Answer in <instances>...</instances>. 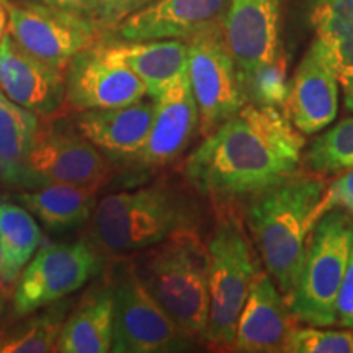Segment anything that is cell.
<instances>
[{
  "label": "cell",
  "mask_w": 353,
  "mask_h": 353,
  "mask_svg": "<svg viewBox=\"0 0 353 353\" xmlns=\"http://www.w3.org/2000/svg\"><path fill=\"white\" fill-rule=\"evenodd\" d=\"M304 138L288 114L249 103L196 145L183 175L218 201L254 198L296 175Z\"/></svg>",
  "instance_id": "cell-1"
},
{
  "label": "cell",
  "mask_w": 353,
  "mask_h": 353,
  "mask_svg": "<svg viewBox=\"0 0 353 353\" xmlns=\"http://www.w3.org/2000/svg\"><path fill=\"white\" fill-rule=\"evenodd\" d=\"M196 219L195 205L182 190L159 182L101 198L90 219L92 241L100 252L123 257L196 229Z\"/></svg>",
  "instance_id": "cell-2"
},
{
  "label": "cell",
  "mask_w": 353,
  "mask_h": 353,
  "mask_svg": "<svg viewBox=\"0 0 353 353\" xmlns=\"http://www.w3.org/2000/svg\"><path fill=\"white\" fill-rule=\"evenodd\" d=\"M325 190L319 179L291 176L254 196L247 208V224L260 257L288 301L301 270L306 242L317 203Z\"/></svg>",
  "instance_id": "cell-3"
},
{
  "label": "cell",
  "mask_w": 353,
  "mask_h": 353,
  "mask_svg": "<svg viewBox=\"0 0 353 353\" xmlns=\"http://www.w3.org/2000/svg\"><path fill=\"white\" fill-rule=\"evenodd\" d=\"M136 272L152 298L193 341L205 339L210 321L208 249L196 229L176 232L141 250Z\"/></svg>",
  "instance_id": "cell-4"
},
{
  "label": "cell",
  "mask_w": 353,
  "mask_h": 353,
  "mask_svg": "<svg viewBox=\"0 0 353 353\" xmlns=\"http://www.w3.org/2000/svg\"><path fill=\"white\" fill-rule=\"evenodd\" d=\"M352 242L353 219L345 211H329L314 224L296 285L286 301L294 319L316 327L337 322V296Z\"/></svg>",
  "instance_id": "cell-5"
},
{
  "label": "cell",
  "mask_w": 353,
  "mask_h": 353,
  "mask_svg": "<svg viewBox=\"0 0 353 353\" xmlns=\"http://www.w3.org/2000/svg\"><path fill=\"white\" fill-rule=\"evenodd\" d=\"M206 249L210 321L205 341L218 347H231L237 319L257 272L239 218H221Z\"/></svg>",
  "instance_id": "cell-6"
},
{
  "label": "cell",
  "mask_w": 353,
  "mask_h": 353,
  "mask_svg": "<svg viewBox=\"0 0 353 353\" xmlns=\"http://www.w3.org/2000/svg\"><path fill=\"white\" fill-rule=\"evenodd\" d=\"M113 293L114 353H169L193 345L149 293L134 265H114L108 278Z\"/></svg>",
  "instance_id": "cell-7"
},
{
  "label": "cell",
  "mask_w": 353,
  "mask_h": 353,
  "mask_svg": "<svg viewBox=\"0 0 353 353\" xmlns=\"http://www.w3.org/2000/svg\"><path fill=\"white\" fill-rule=\"evenodd\" d=\"M112 175V161L74 125H57L50 121V117H44L26 156L20 188L51 183L103 187Z\"/></svg>",
  "instance_id": "cell-8"
},
{
  "label": "cell",
  "mask_w": 353,
  "mask_h": 353,
  "mask_svg": "<svg viewBox=\"0 0 353 353\" xmlns=\"http://www.w3.org/2000/svg\"><path fill=\"white\" fill-rule=\"evenodd\" d=\"M100 268V250L94 242L79 239L44 244L26 263L13 286V312L25 316L59 303L87 285Z\"/></svg>",
  "instance_id": "cell-9"
},
{
  "label": "cell",
  "mask_w": 353,
  "mask_h": 353,
  "mask_svg": "<svg viewBox=\"0 0 353 353\" xmlns=\"http://www.w3.org/2000/svg\"><path fill=\"white\" fill-rule=\"evenodd\" d=\"M187 44L190 85L205 138L244 107L247 95L239 68L224 37L223 23L203 30Z\"/></svg>",
  "instance_id": "cell-10"
},
{
  "label": "cell",
  "mask_w": 353,
  "mask_h": 353,
  "mask_svg": "<svg viewBox=\"0 0 353 353\" xmlns=\"http://www.w3.org/2000/svg\"><path fill=\"white\" fill-rule=\"evenodd\" d=\"M8 33L33 56L65 70L79 52L105 38L95 20L37 0L6 3Z\"/></svg>",
  "instance_id": "cell-11"
},
{
  "label": "cell",
  "mask_w": 353,
  "mask_h": 353,
  "mask_svg": "<svg viewBox=\"0 0 353 353\" xmlns=\"http://www.w3.org/2000/svg\"><path fill=\"white\" fill-rule=\"evenodd\" d=\"M105 41L79 52L64 70V105L74 112L126 107L148 95L144 82L108 54Z\"/></svg>",
  "instance_id": "cell-12"
},
{
  "label": "cell",
  "mask_w": 353,
  "mask_h": 353,
  "mask_svg": "<svg viewBox=\"0 0 353 353\" xmlns=\"http://www.w3.org/2000/svg\"><path fill=\"white\" fill-rule=\"evenodd\" d=\"M281 3L283 0H228L223 32L242 83L259 68L281 56Z\"/></svg>",
  "instance_id": "cell-13"
},
{
  "label": "cell",
  "mask_w": 353,
  "mask_h": 353,
  "mask_svg": "<svg viewBox=\"0 0 353 353\" xmlns=\"http://www.w3.org/2000/svg\"><path fill=\"white\" fill-rule=\"evenodd\" d=\"M200 130V112L190 77H180L156 99V112L144 148L128 164L139 170L161 169L176 161Z\"/></svg>",
  "instance_id": "cell-14"
},
{
  "label": "cell",
  "mask_w": 353,
  "mask_h": 353,
  "mask_svg": "<svg viewBox=\"0 0 353 353\" xmlns=\"http://www.w3.org/2000/svg\"><path fill=\"white\" fill-rule=\"evenodd\" d=\"M339 79L327 50L314 39L290 81L285 110L303 134H316L332 125L339 112Z\"/></svg>",
  "instance_id": "cell-15"
},
{
  "label": "cell",
  "mask_w": 353,
  "mask_h": 353,
  "mask_svg": "<svg viewBox=\"0 0 353 353\" xmlns=\"http://www.w3.org/2000/svg\"><path fill=\"white\" fill-rule=\"evenodd\" d=\"M0 90L39 117H52L64 105V70L44 63L6 33L0 39Z\"/></svg>",
  "instance_id": "cell-16"
},
{
  "label": "cell",
  "mask_w": 353,
  "mask_h": 353,
  "mask_svg": "<svg viewBox=\"0 0 353 353\" xmlns=\"http://www.w3.org/2000/svg\"><path fill=\"white\" fill-rule=\"evenodd\" d=\"M228 0H152L126 17L114 34L123 41L182 39L223 23Z\"/></svg>",
  "instance_id": "cell-17"
},
{
  "label": "cell",
  "mask_w": 353,
  "mask_h": 353,
  "mask_svg": "<svg viewBox=\"0 0 353 353\" xmlns=\"http://www.w3.org/2000/svg\"><path fill=\"white\" fill-rule=\"evenodd\" d=\"M294 321L273 278L267 272H255L231 347L244 353L283 352Z\"/></svg>",
  "instance_id": "cell-18"
},
{
  "label": "cell",
  "mask_w": 353,
  "mask_h": 353,
  "mask_svg": "<svg viewBox=\"0 0 353 353\" xmlns=\"http://www.w3.org/2000/svg\"><path fill=\"white\" fill-rule=\"evenodd\" d=\"M156 100H139L118 108L79 112L74 128L112 162H130L151 132Z\"/></svg>",
  "instance_id": "cell-19"
},
{
  "label": "cell",
  "mask_w": 353,
  "mask_h": 353,
  "mask_svg": "<svg viewBox=\"0 0 353 353\" xmlns=\"http://www.w3.org/2000/svg\"><path fill=\"white\" fill-rule=\"evenodd\" d=\"M108 54L128 65L156 100L172 83L188 74V44L182 39L105 41Z\"/></svg>",
  "instance_id": "cell-20"
},
{
  "label": "cell",
  "mask_w": 353,
  "mask_h": 353,
  "mask_svg": "<svg viewBox=\"0 0 353 353\" xmlns=\"http://www.w3.org/2000/svg\"><path fill=\"white\" fill-rule=\"evenodd\" d=\"M307 20L341 83L343 103L353 112V0H306Z\"/></svg>",
  "instance_id": "cell-21"
},
{
  "label": "cell",
  "mask_w": 353,
  "mask_h": 353,
  "mask_svg": "<svg viewBox=\"0 0 353 353\" xmlns=\"http://www.w3.org/2000/svg\"><path fill=\"white\" fill-rule=\"evenodd\" d=\"M113 339V293L112 286L87 291L65 317L54 352L59 353H107Z\"/></svg>",
  "instance_id": "cell-22"
},
{
  "label": "cell",
  "mask_w": 353,
  "mask_h": 353,
  "mask_svg": "<svg viewBox=\"0 0 353 353\" xmlns=\"http://www.w3.org/2000/svg\"><path fill=\"white\" fill-rule=\"evenodd\" d=\"M97 185L51 183L26 188L15 200L50 231H69L88 223L97 208Z\"/></svg>",
  "instance_id": "cell-23"
},
{
  "label": "cell",
  "mask_w": 353,
  "mask_h": 353,
  "mask_svg": "<svg viewBox=\"0 0 353 353\" xmlns=\"http://www.w3.org/2000/svg\"><path fill=\"white\" fill-rule=\"evenodd\" d=\"M43 241L41 226L19 201L0 200V276L15 285Z\"/></svg>",
  "instance_id": "cell-24"
},
{
  "label": "cell",
  "mask_w": 353,
  "mask_h": 353,
  "mask_svg": "<svg viewBox=\"0 0 353 353\" xmlns=\"http://www.w3.org/2000/svg\"><path fill=\"white\" fill-rule=\"evenodd\" d=\"M39 121V114L20 107L0 90V182L8 187H20Z\"/></svg>",
  "instance_id": "cell-25"
},
{
  "label": "cell",
  "mask_w": 353,
  "mask_h": 353,
  "mask_svg": "<svg viewBox=\"0 0 353 353\" xmlns=\"http://www.w3.org/2000/svg\"><path fill=\"white\" fill-rule=\"evenodd\" d=\"M69 303L51 304L46 311L17 316L0 327V353H48L54 352L61 329L68 317Z\"/></svg>",
  "instance_id": "cell-26"
},
{
  "label": "cell",
  "mask_w": 353,
  "mask_h": 353,
  "mask_svg": "<svg viewBox=\"0 0 353 353\" xmlns=\"http://www.w3.org/2000/svg\"><path fill=\"white\" fill-rule=\"evenodd\" d=\"M306 164L319 175L353 169V118H345L317 136L307 149Z\"/></svg>",
  "instance_id": "cell-27"
},
{
  "label": "cell",
  "mask_w": 353,
  "mask_h": 353,
  "mask_svg": "<svg viewBox=\"0 0 353 353\" xmlns=\"http://www.w3.org/2000/svg\"><path fill=\"white\" fill-rule=\"evenodd\" d=\"M244 90L255 105L285 108L286 100H288L290 81L286 76L283 56H280L273 63L262 65L249 79H245Z\"/></svg>",
  "instance_id": "cell-28"
},
{
  "label": "cell",
  "mask_w": 353,
  "mask_h": 353,
  "mask_svg": "<svg viewBox=\"0 0 353 353\" xmlns=\"http://www.w3.org/2000/svg\"><path fill=\"white\" fill-rule=\"evenodd\" d=\"M288 353H353V332L312 327L291 330L285 350Z\"/></svg>",
  "instance_id": "cell-29"
},
{
  "label": "cell",
  "mask_w": 353,
  "mask_h": 353,
  "mask_svg": "<svg viewBox=\"0 0 353 353\" xmlns=\"http://www.w3.org/2000/svg\"><path fill=\"white\" fill-rule=\"evenodd\" d=\"M332 210H342L353 219V169L345 170V174L334 180L325 187L319 203H317L312 223H317L322 216Z\"/></svg>",
  "instance_id": "cell-30"
},
{
  "label": "cell",
  "mask_w": 353,
  "mask_h": 353,
  "mask_svg": "<svg viewBox=\"0 0 353 353\" xmlns=\"http://www.w3.org/2000/svg\"><path fill=\"white\" fill-rule=\"evenodd\" d=\"M149 2L152 0H97L95 21L105 33H112L126 17Z\"/></svg>",
  "instance_id": "cell-31"
},
{
  "label": "cell",
  "mask_w": 353,
  "mask_h": 353,
  "mask_svg": "<svg viewBox=\"0 0 353 353\" xmlns=\"http://www.w3.org/2000/svg\"><path fill=\"white\" fill-rule=\"evenodd\" d=\"M337 322L345 329L353 330V242L345 275L337 296Z\"/></svg>",
  "instance_id": "cell-32"
},
{
  "label": "cell",
  "mask_w": 353,
  "mask_h": 353,
  "mask_svg": "<svg viewBox=\"0 0 353 353\" xmlns=\"http://www.w3.org/2000/svg\"><path fill=\"white\" fill-rule=\"evenodd\" d=\"M37 2L46 3L50 7L61 8V10L77 13V15L88 17V19L95 20L97 10V0H37Z\"/></svg>",
  "instance_id": "cell-33"
},
{
  "label": "cell",
  "mask_w": 353,
  "mask_h": 353,
  "mask_svg": "<svg viewBox=\"0 0 353 353\" xmlns=\"http://www.w3.org/2000/svg\"><path fill=\"white\" fill-rule=\"evenodd\" d=\"M7 26H8V17H7V10L6 7L0 3V39H2L3 34L7 33Z\"/></svg>",
  "instance_id": "cell-34"
},
{
  "label": "cell",
  "mask_w": 353,
  "mask_h": 353,
  "mask_svg": "<svg viewBox=\"0 0 353 353\" xmlns=\"http://www.w3.org/2000/svg\"><path fill=\"white\" fill-rule=\"evenodd\" d=\"M12 293H13V285L7 283L6 280H2V278H0V294H6V296H10Z\"/></svg>",
  "instance_id": "cell-35"
},
{
  "label": "cell",
  "mask_w": 353,
  "mask_h": 353,
  "mask_svg": "<svg viewBox=\"0 0 353 353\" xmlns=\"http://www.w3.org/2000/svg\"><path fill=\"white\" fill-rule=\"evenodd\" d=\"M8 296H6V294H0V316H2L3 309H6V299Z\"/></svg>",
  "instance_id": "cell-36"
},
{
  "label": "cell",
  "mask_w": 353,
  "mask_h": 353,
  "mask_svg": "<svg viewBox=\"0 0 353 353\" xmlns=\"http://www.w3.org/2000/svg\"><path fill=\"white\" fill-rule=\"evenodd\" d=\"M0 267H2V252H0ZM0 278H2V276H0ZM2 280H3V278H2Z\"/></svg>",
  "instance_id": "cell-37"
},
{
  "label": "cell",
  "mask_w": 353,
  "mask_h": 353,
  "mask_svg": "<svg viewBox=\"0 0 353 353\" xmlns=\"http://www.w3.org/2000/svg\"><path fill=\"white\" fill-rule=\"evenodd\" d=\"M7 2H8V0H0V3H2V6H6Z\"/></svg>",
  "instance_id": "cell-38"
}]
</instances>
